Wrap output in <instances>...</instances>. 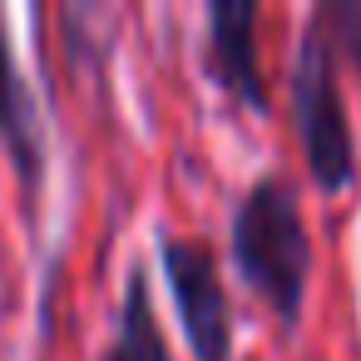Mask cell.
Segmentation results:
<instances>
[{
  "label": "cell",
  "instance_id": "cell-5",
  "mask_svg": "<svg viewBox=\"0 0 361 361\" xmlns=\"http://www.w3.org/2000/svg\"><path fill=\"white\" fill-rule=\"evenodd\" d=\"M0 139H6L11 159H16V173L25 183V193L40 188V169H45V139H40V104H35V90L16 60V45H11V30H6V16H0Z\"/></svg>",
  "mask_w": 361,
  "mask_h": 361
},
{
  "label": "cell",
  "instance_id": "cell-3",
  "mask_svg": "<svg viewBox=\"0 0 361 361\" xmlns=\"http://www.w3.org/2000/svg\"><path fill=\"white\" fill-rule=\"evenodd\" d=\"M159 267H164L173 312L183 322V336L193 346V361H233V302H228L218 252L203 238L169 233L159 243Z\"/></svg>",
  "mask_w": 361,
  "mask_h": 361
},
{
  "label": "cell",
  "instance_id": "cell-2",
  "mask_svg": "<svg viewBox=\"0 0 361 361\" xmlns=\"http://www.w3.org/2000/svg\"><path fill=\"white\" fill-rule=\"evenodd\" d=\"M292 134L322 193H346L356 183V134L336 75V40L322 25V16H312V25L302 30L292 60Z\"/></svg>",
  "mask_w": 361,
  "mask_h": 361
},
{
  "label": "cell",
  "instance_id": "cell-7",
  "mask_svg": "<svg viewBox=\"0 0 361 361\" xmlns=\"http://www.w3.org/2000/svg\"><path fill=\"white\" fill-rule=\"evenodd\" d=\"M317 16H322V25L331 30L336 50H346L351 65L361 70V0H336V6H322Z\"/></svg>",
  "mask_w": 361,
  "mask_h": 361
},
{
  "label": "cell",
  "instance_id": "cell-4",
  "mask_svg": "<svg viewBox=\"0 0 361 361\" xmlns=\"http://www.w3.org/2000/svg\"><path fill=\"white\" fill-rule=\"evenodd\" d=\"M208 65L238 104H247L257 114L272 104L262 65H257V6L252 0H213L208 6Z\"/></svg>",
  "mask_w": 361,
  "mask_h": 361
},
{
  "label": "cell",
  "instance_id": "cell-6",
  "mask_svg": "<svg viewBox=\"0 0 361 361\" xmlns=\"http://www.w3.org/2000/svg\"><path fill=\"white\" fill-rule=\"evenodd\" d=\"M99 361H173L144 267H129V282H124V297L114 312V336H109Z\"/></svg>",
  "mask_w": 361,
  "mask_h": 361
},
{
  "label": "cell",
  "instance_id": "cell-1",
  "mask_svg": "<svg viewBox=\"0 0 361 361\" xmlns=\"http://www.w3.org/2000/svg\"><path fill=\"white\" fill-rule=\"evenodd\" d=\"M228 252L238 277L282 317L297 326L307 307L312 282V238L302 223V198L282 173H262L228 218Z\"/></svg>",
  "mask_w": 361,
  "mask_h": 361
}]
</instances>
